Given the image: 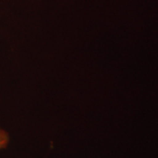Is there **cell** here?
I'll list each match as a JSON object with an SVG mask.
<instances>
[{
    "label": "cell",
    "mask_w": 158,
    "mask_h": 158,
    "mask_svg": "<svg viewBox=\"0 0 158 158\" xmlns=\"http://www.w3.org/2000/svg\"><path fill=\"white\" fill-rule=\"evenodd\" d=\"M10 141V137L6 130L0 127V150L6 148Z\"/></svg>",
    "instance_id": "obj_1"
}]
</instances>
